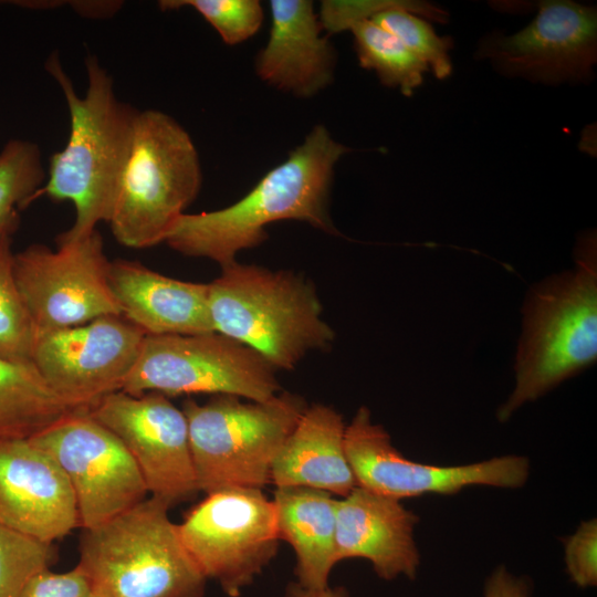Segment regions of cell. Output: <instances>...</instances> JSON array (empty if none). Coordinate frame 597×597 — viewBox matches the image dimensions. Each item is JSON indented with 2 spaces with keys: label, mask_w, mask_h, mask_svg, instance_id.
Here are the masks:
<instances>
[{
  "label": "cell",
  "mask_w": 597,
  "mask_h": 597,
  "mask_svg": "<svg viewBox=\"0 0 597 597\" xmlns=\"http://www.w3.org/2000/svg\"><path fill=\"white\" fill-rule=\"evenodd\" d=\"M348 151L325 126L316 125L243 198L222 209L184 213L165 242L184 255L207 258L222 268L235 262L240 251L261 244L268 238L265 228L275 221H303L336 234L328 199L335 166Z\"/></svg>",
  "instance_id": "obj_1"
},
{
  "label": "cell",
  "mask_w": 597,
  "mask_h": 597,
  "mask_svg": "<svg viewBox=\"0 0 597 597\" xmlns=\"http://www.w3.org/2000/svg\"><path fill=\"white\" fill-rule=\"evenodd\" d=\"M44 66L64 96L70 134L64 148L51 156L46 181L36 198L46 195L73 203L74 222L56 242L75 241L111 218L139 109L117 97L113 77L95 55L85 59L84 96L76 93L57 51Z\"/></svg>",
  "instance_id": "obj_2"
},
{
  "label": "cell",
  "mask_w": 597,
  "mask_h": 597,
  "mask_svg": "<svg viewBox=\"0 0 597 597\" xmlns=\"http://www.w3.org/2000/svg\"><path fill=\"white\" fill-rule=\"evenodd\" d=\"M597 358V245L589 233L578 241L572 270L534 286L523 307L515 357V386L499 408L507 421L527 402L589 367Z\"/></svg>",
  "instance_id": "obj_3"
},
{
  "label": "cell",
  "mask_w": 597,
  "mask_h": 597,
  "mask_svg": "<svg viewBox=\"0 0 597 597\" xmlns=\"http://www.w3.org/2000/svg\"><path fill=\"white\" fill-rule=\"evenodd\" d=\"M221 269L208 283L214 332L254 349L276 370L293 369L310 350L333 343L316 290L304 277L237 261Z\"/></svg>",
  "instance_id": "obj_4"
},
{
  "label": "cell",
  "mask_w": 597,
  "mask_h": 597,
  "mask_svg": "<svg viewBox=\"0 0 597 597\" xmlns=\"http://www.w3.org/2000/svg\"><path fill=\"white\" fill-rule=\"evenodd\" d=\"M170 507L149 496L83 530L77 566L105 597H203L207 578L187 552Z\"/></svg>",
  "instance_id": "obj_5"
},
{
  "label": "cell",
  "mask_w": 597,
  "mask_h": 597,
  "mask_svg": "<svg viewBox=\"0 0 597 597\" xmlns=\"http://www.w3.org/2000/svg\"><path fill=\"white\" fill-rule=\"evenodd\" d=\"M201 184L199 154L185 127L161 111H139L107 222L114 238L133 249L165 242Z\"/></svg>",
  "instance_id": "obj_6"
},
{
  "label": "cell",
  "mask_w": 597,
  "mask_h": 597,
  "mask_svg": "<svg viewBox=\"0 0 597 597\" xmlns=\"http://www.w3.org/2000/svg\"><path fill=\"white\" fill-rule=\"evenodd\" d=\"M307 408L297 395L282 392L266 401L243 402L217 395L206 404L182 405L198 490H262L272 463Z\"/></svg>",
  "instance_id": "obj_7"
},
{
  "label": "cell",
  "mask_w": 597,
  "mask_h": 597,
  "mask_svg": "<svg viewBox=\"0 0 597 597\" xmlns=\"http://www.w3.org/2000/svg\"><path fill=\"white\" fill-rule=\"evenodd\" d=\"M275 373L261 354L217 332L146 335L122 391L166 397L230 395L266 401L281 389Z\"/></svg>",
  "instance_id": "obj_8"
},
{
  "label": "cell",
  "mask_w": 597,
  "mask_h": 597,
  "mask_svg": "<svg viewBox=\"0 0 597 597\" xmlns=\"http://www.w3.org/2000/svg\"><path fill=\"white\" fill-rule=\"evenodd\" d=\"M177 525L200 572L229 597H239L277 553L274 505L260 489L207 494Z\"/></svg>",
  "instance_id": "obj_9"
},
{
  "label": "cell",
  "mask_w": 597,
  "mask_h": 597,
  "mask_svg": "<svg viewBox=\"0 0 597 597\" xmlns=\"http://www.w3.org/2000/svg\"><path fill=\"white\" fill-rule=\"evenodd\" d=\"M109 264L97 229L83 239L57 242L56 250L35 243L15 253V279L36 332L122 315L108 281Z\"/></svg>",
  "instance_id": "obj_10"
},
{
  "label": "cell",
  "mask_w": 597,
  "mask_h": 597,
  "mask_svg": "<svg viewBox=\"0 0 597 597\" xmlns=\"http://www.w3.org/2000/svg\"><path fill=\"white\" fill-rule=\"evenodd\" d=\"M30 441L63 470L83 530L102 525L147 498L146 484L128 450L87 409L69 413Z\"/></svg>",
  "instance_id": "obj_11"
},
{
  "label": "cell",
  "mask_w": 597,
  "mask_h": 597,
  "mask_svg": "<svg viewBox=\"0 0 597 597\" xmlns=\"http://www.w3.org/2000/svg\"><path fill=\"white\" fill-rule=\"evenodd\" d=\"M344 444L357 485L399 501L425 494L453 495L474 485L519 489L531 471L526 457L513 454L461 465L412 461L392 446L366 407L346 426Z\"/></svg>",
  "instance_id": "obj_12"
},
{
  "label": "cell",
  "mask_w": 597,
  "mask_h": 597,
  "mask_svg": "<svg viewBox=\"0 0 597 597\" xmlns=\"http://www.w3.org/2000/svg\"><path fill=\"white\" fill-rule=\"evenodd\" d=\"M146 334L123 315L38 333L31 362L49 387L74 409H88L122 390Z\"/></svg>",
  "instance_id": "obj_13"
},
{
  "label": "cell",
  "mask_w": 597,
  "mask_h": 597,
  "mask_svg": "<svg viewBox=\"0 0 597 597\" xmlns=\"http://www.w3.org/2000/svg\"><path fill=\"white\" fill-rule=\"evenodd\" d=\"M88 413L112 431L137 464L148 494L169 507L198 492L185 413L159 392H112Z\"/></svg>",
  "instance_id": "obj_14"
},
{
  "label": "cell",
  "mask_w": 597,
  "mask_h": 597,
  "mask_svg": "<svg viewBox=\"0 0 597 597\" xmlns=\"http://www.w3.org/2000/svg\"><path fill=\"white\" fill-rule=\"evenodd\" d=\"M523 29L495 31L479 43L476 56L504 75L544 84L584 82L597 61L596 8L569 0H545Z\"/></svg>",
  "instance_id": "obj_15"
},
{
  "label": "cell",
  "mask_w": 597,
  "mask_h": 597,
  "mask_svg": "<svg viewBox=\"0 0 597 597\" xmlns=\"http://www.w3.org/2000/svg\"><path fill=\"white\" fill-rule=\"evenodd\" d=\"M0 524L48 543L81 527L66 475L30 439L0 440Z\"/></svg>",
  "instance_id": "obj_16"
},
{
  "label": "cell",
  "mask_w": 597,
  "mask_h": 597,
  "mask_svg": "<svg viewBox=\"0 0 597 597\" xmlns=\"http://www.w3.org/2000/svg\"><path fill=\"white\" fill-rule=\"evenodd\" d=\"M418 516L399 500L356 486L336 510V561L367 559L385 580L415 579L420 553L415 541Z\"/></svg>",
  "instance_id": "obj_17"
},
{
  "label": "cell",
  "mask_w": 597,
  "mask_h": 597,
  "mask_svg": "<svg viewBox=\"0 0 597 597\" xmlns=\"http://www.w3.org/2000/svg\"><path fill=\"white\" fill-rule=\"evenodd\" d=\"M271 28L266 44L254 60V70L268 85L308 98L334 78L336 52L322 35L318 14L310 0H271Z\"/></svg>",
  "instance_id": "obj_18"
},
{
  "label": "cell",
  "mask_w": 597,
  "mask_h": 597,
  "mask_svg": "<svg viewBox=\"0 0 597 597\" xmlns=\"http://www.w3.org/2000/svg\"><path fill=\"white\" fill-rule=\"evenodd\" d=\"M108 281L122 315L146 335L214 332L209 286L172 279L137 261H111Z\"/></svg>",
  "instance_id": "obj_19"
},
{
  "label": "cell",
  "mask_w": 597,
  "mask_h": 597,
  "mask_svg": "<svg viewBox=\"0 0 597 597\" xmlns=\"http://www.w3.org/2000/svg\"><path fill=\"white\" fill-rule=\"evenodd\" d=\"M342 415L321 404L307 406L271 468L276 488L307 486L345 496L357 482L345 452Z\"/></svg>",
  "instance_id": "obj_20"
},
{
  "label": "cell",
  "mask_w": 597,
  "mask_h": 597,
  "mask_svg": "<svg viewBox=\"0 0 597 597\" xmlns=\"http://www.w3.org/2000/svg\"><path fill=\"white\" fill-rule=\"evenodd\" d=\"M280 540L296 557V583L307 588L328 586L336 561L337 500L307 486L276 488L273 499Z\"/></svg>",
  "instance_id": "obj_21"
},
{
  "label": "cell",
  "mask_w": 597,
  "mask_h": 597,
  "mask_svg": "<svg viewBox=\"0 0 597 597\" xmlns=\"http://www.w3.org/2000/svg\"><path fill=\"white\" fill-rule=\"evenodd\" d=\"M75 410L32 363L0 357V440L31 439Z\"/></svg>",
  "instance_id": "obj_22"
},
{
  "label": "cell",
  "mask_w": 597,
  "mask_h": 597,
  "mask_svg": "<svg viewBox=\"0 0 597 597\" xmlns=\"http://www.w3.org/2000/svg\"><path fill=\"white\" fill-rule=\"evenodd\" d=\"M448 19L449 13L436 4L406 0L401 6L384 10L370 20L397 36L436 77L443 80L452 74L453 64L449 53L452 39L439 36L428 20L444 23Z\"/></svg>",
  "instance_id": "obj_23"
},
{
  "label": "cell",
  "mask_w": 597,
  "mask_h": 597,
  "mask_svg": "<svg viewBox=\"0 0 597 597\" xmlns=\"http://www.w3.org/2000/svg\"><path fill=\"white\" fill-rule=\"evenodd\" d=\"M359 65L376 73L381 84L410 96L423 82L428 66L391 32L373 20H363L348 29Z\"/></svg>",
  "instance_id": "obj_24"
},
{
  "label": "cell",
  "mask_w": 597,
  "mask_h": 597,
  "mask_svg": "<svg viewBox=\"0 0 597 597\" xmlns=\"http://www.w3.org/2000/svg\"><path fill=\"white\" fill-rule=\"evenodd\" d=\"M17 229H0V357L32 363L38 332L15 279L12 238Z\"/></svg>",
  "instance_id": "obj_25"
},
{
  "label": "cell",
  "mask_w": 597,
  "mask_h": 597,
  "mask_svg": "<svg viewBox=\"0 0 597 597\" xmlns=\"http://www.w3.org/2000/svg\"><path fill=\"white\" fill-rule=\"evenodd\" d=\"M46 179L40 146L13 138L0 150V229L19 227V211L36 198Z\"/></svg>",
  "instance_id": "obj_26"
},
{
  "label": "cell",
  "mask_w": 597,
  "mask_h": 597,
  "mask_svg": "<svg viewBox=\"0 0 597 597\" xmlns=\"http://www.w3.org/2000/svg\"><path fill=\"white\" fill-rule=\"evenodd\" d=\"M55 558L53 543L0 524V597H19L29 580L50 569Z\"/></svg>",
  "instance_id": "obj_27"
},
{
  "label": "cell",
  "mask_w": 597,
  "mask_h": 597,
  "mask_svg": "<svg viewBox=\"0 0 597 597\" xmlns=\"http://www.w3.org/2000/svg\"><path fill=\"white\" fill-rule=\"evenodd\" d=\"M163 11L185 7L196 10L228 45H237L253 36L262 25L263 8L258 0H163Z\"/></svg>",
  "instance_id": "obj_28"
},
{
  "label": "cell",
  "mask_w": 597,
  "mask_h": 597,
  "mask_svg": "<svg viewBox=\"0 0 597 597\" xmlns=\"http://www.w3.org/2000/svg\"><path fill=\"white\" fill-rule=\"evenodd\" d=\"M564 559L572 582L580 588L597 585V521H583L564 540Z\"/></svg>",
  "instance_id": "obj_29"
},
{
  "label": "cell",
  "mask_w": 597,
  "mask_h": 597,
  "mask_svg": "<svg viewBox=\"0 0 597 597\" xmlns=\"http://www.w3.org/2000/svg\"><path fill=\"white\" fill-rule=\"evenodd\" d=\"M406 0H325L321 3L318 20L323 30L337 33L354 23L370 20L377 13L405 3Z\"/></svg>",
  "instance_id": "obj_30"
},
{
  "label": "cell",
  "mask_w": 597,
  "mask_h": 597,
  "mask_svg": "<svg viewBox=\"0 0 597 597\" xmlns=\"http://www.w3.org/2000/svg\"><path fill=\"white\" fill-rule=\"evenodd\" d=\"M92 584L76 565L69 572L45 569L33 576L19 597H90Z\"/></svg>",
  "instance_id": "obj_31"
},
{
  "label": "cell",
  "mask_w": 597,
  "mask_h": 597,
  "mask_svg": "<svg viewBox=\"0 0 597 597\" xmlns=\"http://www.w3.org/2000/svg\"><path fill=\"white\" fill-rule=\"evenodd\" d=\"M483 597H531V585L505 566H499L488 577Z\"/></svg>",
  "instance_id": "obj_32"
},
{
  "label": "cell",
  "mask_w": 597,
  "mask_h": 597,
  "mask_svg": "<svg viewBox=\"0 0 597 597\" xmlns=\"http://www.w3.org/2000/svg\"><path fill=\"white\" fill-rule=\"evenodd\" d=\"M285 597H349V595L344 587L307 588L294 582L289 584Z\"/></svg>",
  "instance_id": "obj_33"
},
{
  "label": "cell",
  "mask_w": 597,
  "mask_h": 597,
  "mask_svg": "<svg viewBox=\"0 0 597 597\" xmlns=\"http://www.w3.org/2000/svg\"><path fill=\"white\" fill-rule=\"evenodd\" d=\"M90 597H105V596L102 595L101 593L96 591L95 589H93Z\"/></svg>",
  "instance_id": "obj_34"
}]
</instances>
